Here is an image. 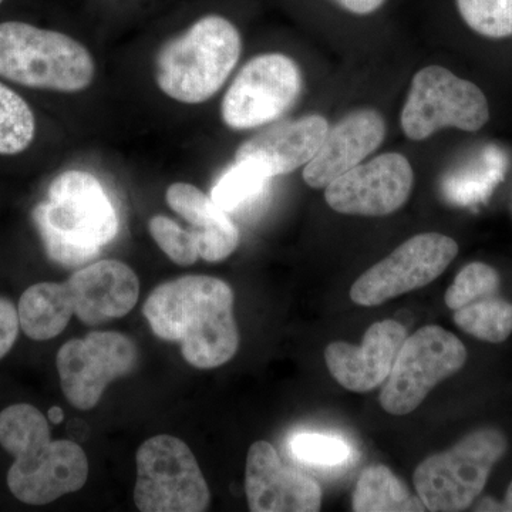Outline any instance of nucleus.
I'll list each match as a JSON object with an SVG mask.
<instances>
[{"label": "nucleus", "mask_w": 512, "mask_h": 512, "mask_svg": "<svg viewBox=\"0 0 512 512\" xmlns=\"http://www.w3.org/2000/svg\"><path fill=\"white\" fill-rule=\"evenodd\" d=\"M476 511H504L503 503H497L493 498H485L477 505Z\"/></svg>", "instance_id": "nucleus-31"}, {"label": "nucleus", "mask_w": 512, "mask_h": 512, "mask_svg": "<svg viewBox=\"0 0 512 512\" xmlns=\"http://www.w3.org/2000/svg\"><path fill=\"white\" fill-rule=\"evenodd\" d=\"M134 503L141 512H202L210 488L197 458L183 440L168 434L151 437L138 448Z\"/></svg>", "instance_id": "nucleus-7"}, {"label": "nucleus", "mask_w": 512, "mask_h": 512, "mask_svg": "<svg viewBox=\"0 0 512 512\" xmlns=\"http://www.w3.org/2000/svg\"><path fill=\"white\" fill-rule=\"evenodd\" d=\"M64 311L84 325L96 326L123 318L140 296V281L133 269L116 259L83 266L63 284H57Z\"/></svg>", "instance_id": "nucleus-14"}, {"label": "nucleus", "mask_w": 512, "mask_h": 512, "mask_svg": "<svg viewBox=\"0 0 512 512\" xmlns=\"http://www.w3.org/2000/svg\"><path fill=\"white\" fill-rule=\"evenodd\" d=\"M33 222L56 264L79 268L99 256L119 232V217L100 181L86 171L57 175Z\"/></svg>", "instance_id": "nucleus-3"}, {"label": "nucleus", "mask_w": 512, "mask_h": 512, "mask_svg": "<svg viewBox=\"0 0 512 512\" xmlns=\"http://www.w3.org/2000/svg\"><path fill=\"white\" fill-rule=\"evenodd\" d=\"M47 417H49V420L52 421L53 424L62 423L64 419L62 407L53 406L52 409L49 410V413H47Z\"/></svg>", "instance_id": "nucleus-32"}, {"label": "nucleus", "mask_w": 512, "mask_h": 512, "mask_svg": "<svg viewBox=\"0 0 512 512\" xmlns=\"http://www.w3.org/2000/svg\"><path fill=\"white\" fill-rule=\"evenodd\" d=\"M505 165L507 161L501 150L493 146L485 148L477 161L448 178V198L461 205L484 200L494 190L495 185L503 180Z\"/></svg>", "instance_id": "nucleus-23"}, {"label": "nucleus", "mask_w": 512, "mask_h": 512, "mask_svg": "<svg viewBox=\"0 0 512 512\" xmlns=\"http://www.w3.org/2000/svg\"><path fill=\"white\" fill-rule=\"evenodd\" d=\"M245 493L252 512H316L322 507L318 481L282 463L268 441H256L249 447Z\"/></svg>", "instance_id": "nucleus-15"}, {"label": "nucleus", "mask_w": 512, "mask_h": 512, "mask_svg": "<svg viewBox=\"0 0 512 512\" xmlns=\"http://www.w3.org/2000/svg\"><path fill=\"white\" fill-rule=\"evenodd\" d=\"M490 119L487 97L468 80L440 66L421 69L402 111V128L407 138L426 140L441 128L477 131Z\"/></svg>", "instance_id": "nucleus-9"}, {"label": "nucleus", "mask_w": 512, "mask_h": 512, "mask_svg": "<svg viewBox=\"0 0 512 512\" xmlns=\"http://www.w3.org/2000/svg\"><path fill=\"white\" fill-rule=\"evenodd\" d=\"M457 8L478 35L490 39L512 36V0H457Z\"/></svg>", "instance_id": "nucleus-25"}, {"label": "nucleus", "mask_w": 512, "mask_h": 512, "mask_svg": "<svg viewBox=\"0 0 512 512\" xmlns=\"http://www.w3.org/2000/svg\"><path fill=\"white\" fill-rule=\"evenodd\" d=\"M272 177L261 165L249 160H235L212 187L210 197L228 214L245 210L264 197Z\"/></svg>", "instance_id": "nucleus-21"}, {"label": "nucleus", "mask_w": 512, "mask_h": 512, "mask_svg": "<svg viewBox=\"0 0 512 512\" xmlns=\"http://www.w3.org/2000/svg\"><path fill=\"white\" fill-rule=\"evenodd\" d=\"M467 349L454 333L437 325L423 326L407 336L379 402L393 416L413 413L431 390L463 369Z\"/></svg>", "instance_id": "nucleus-8"}, {"label": "nucleus", "mask_w": 512, "mask_h": 512, "mask_svg": "<svg viewBox=\"0 0 512 512\" xmlns=\"http://www.w3.org/2000/svg\"><path fill=\"white\" fill-rule=\"evenodd\" d=\"M386 137V123L376 110L352 111L328 134L311 163L305 165L303 180L309 187L326 188L376 151Z\"/></svg>", "instance_id": "nucleus-17"}, {"label": "nucleus", "mask_w": 512, "mask_h": 512, "mask_svg": "<svg viewBox=\"0 0 512 512\" xmlns=\"http://www.w3.org/2000/svg\"><path fill=\"white\" fill-rule=\"evenodd\" d=\"M35 114L18 93L0 83V156H16L32 144Z\"/></svg>", "instance_id": "nucleus-24"}, {"label": "nucleus", "mask_w": 512, "mask_h": 512, "mask_svg": "<svg viewBox=\"0 0 512 512\" xmlns=\"http://www.w3.org/2000/svg\"><path fill=\"white\" fill-rule=\"evenodd\" d=\"M412 165L399 153H387L356 165L325 188L333 211L363 217H384L403 207L412 194Z\"/></svg>", "instance_id": "nucleus-13"}, {"label": "nucleus", "mask_w": 512, "mask_h": 512, "mask_svg": "<svg viewBox=\"0 0 512 512\" xmlns=\"http://www.w3.org/2000/svg\"><path fill=\"white\" fill-rule=\"evenodd\" d=\"M234 302V291L222 279L185 275L157 286L143 313L157 338L180 342L184 359L208 370L237 355Z\"/></svg>", "instance_id": "nucleus-1"}, {"label": "nucleus", "mask_w": 512, "mask_h": 512, "mask_svg": "<svg viewBox=\"0 0 512 512\" xmlns=\"http://www.w3.org/2000/svg\"><path fill=\"white\" fill-rule=\"evenodd\" d=\"M407 336V329L396 320L373 323L360 345L330 343L325 350L326 366L346 390L372 392L386 382Z\"/></svg>", "instance_id": "nucleus-16"}, {"label": "nucleus", "mask_w": 512, "mask_h": 512, "mask_svg": "<svg viewBox=\"0 0 512 512\" xmlns=\"http://www.w3.org/2000/svg\"><path fill=\"white\" fill-rule=\"evenodd\" d=\"M501 278L493 266L483 262H473L464 266L447 289L444 302L451 311L463 308L467 303L477 301L484 296L500 293Z\"/></svg>", "instance_id": "nucleus-26"}, {"label": "nucleus", "mask_w": 512, "mask_h": 512, "mask_svg": "<svg viewBox=\"0 0 512 512\" xmlns=\"http://www.w3.org/2000/svg\"><path fill=\"white\" fill-rule=\"evenodd\" d=\"M151 237L161 251L177 265L190 266L200 258L198 241L191 229L181 228L164 215H156L148 222Z\"/></svg>", "instance_id": "nucleus-27"}, {"label": "nucleus", "mask_w": 512, "mask_h": 512, "mask_svg": "<svg viewBox=\"0 0 512 512\" xmlns=\"http://www.w3.org/2000/svg\"><path fill=\"white\" fill-rule=\"evenodd\" d=\"M503 510L512 512V483L510 484V487H508L507 494H505Z\"/></svg>", "instance_id": "nucleus-33"}, {"label": "nucleus", "mask_w": 512, "mask_h": 512, "mask_svg": "<svg viewBox=\"0 0 512 512\" xmlns=\"http://www.w3.org/2000/svg\"><path fill=\"white\" fill-rule=\"evenodd\" d=\"M458 245L439 232L407 239L353 284L350 299L360 306H377L436 281L456 259Z\"/></svg>", "instance_id": "nucleus-11"}, {"label": "nucleus", "mask_w": 512, "mask_h": 512, "mask_svg": "<svg viewBox=\"0 0 512 512\" xmlns=\"http://www.w3.org/2000/svg\"><path fill=\"white\" fill-rule=\"evenodd\" d=\"M168 207L191 225L198 241L200 258L207 262H221L238 248L239 229L228 217V212L195 185L174 183L167 188Z\"/></svg>", "instance_id": "nucleus-19"}, {"label": "nucleus", "mask_w": 512, "mask_h": 512, "mask_svg": "<svg viewBox=\"0 0 512 512\" xmlns=\"http://www.w3.org/2000/svg\"><path fill=\"white\" fill-rule=\"evenodd\" d=\"M0 446L15 457L8 487L29 505L53 503L82 490L89 478V460L79 444L52 440L45 414L20 403L0 413Z\"/></svg>", "instance_id": "nucleus-2"}, {"label": "nucleus", "mask_w": 512, "mask_h": 512, "mask_svg": "<svg viewBox=\"0 0 512 512\" xmlns=\"http://www.w3.org/2000/svg\"><path fill=\"white\" fill-rule=\"evenodd\" d=\"M507 437L497 429L473 431L456 446L421 461L413 483L427 511L467 510L483 493L493 467L507 451Z\"/></svg>", "instance_id": "nucleus-6"}, {"label": "nucleus", "mask_w": 512, "mask_h": 512, "mask_svg": "<svg viewBox=\"0 0 512 512\" xmlns=\"http://www.w3.org/2000/svg\"><path fill=\"white\" fill-rule=\"evenodd\" d=\"M3 0H0V5H2Z\"/></svg>", "instance_id": "nucleus-34"}, {"label": "nucleus", "mask_w": 512, "mask_h": 512, "mask_svg": "<svg viewBox=\"0 0 512 512\" xmlns=\"http://www.w3.org/2000/svg\"><path fill=\"white\" fill-rule=\"evenodd\" d=\"M19 312L9 299L0 298V359L15 345L19 335Z\"/></svg>", "instance_id": "nucleus-29"}, {"label": "nucleus", "mask_w": 512, "mask_h": 512, "mask_svg": "<svg viewBox=\"0 0 512 512\" xmlns=\"http://www.w3.org/2000/svg\"><path fill=\"white\" fill-rule=\"evenodd\" d=\"M328 131V120L318 114L286 121L245 141L235 160L254 161L272 178L289 174L311 163Z\"/></svg>", "instance_id": "nucleus-18"}, {"label": "nucleus", "mask_w": 512, "mask_h": 512, "mask_svg": "<svg viewBox=\"0 0 512 512\" xmlns=\"http://www.w3.org/2000/svg\"><path fill=\"white\" fill-rule=\"evenodd\" d=\"M241 50V35L228 19L204 16L161 47L156 57L158 87L180 103H204L227 82Z\"/></svg>", "instance_id": "nucleus-4"}, {"label": "nucleus", "mask_w": 512, "mask_h": 512, "mask_svg": "<svg viewBox=\"0 0 512 512\" xmlns=\"http://www.w3.org/2000/svg\"><path fill=\"white\" fill-rule=\"evenodd\" d=\"M333 2L355 15H370L383 5L384 0H333Z\"/></svg>", "instance_id": "nucleus-30"}, {"label": "nucleus", "mask_w": 512, "mask_h": 512, "mask_svg": "<svg viewBox=\"0 0 512 512\" xmlns=\"http://www.w3.org/2000/svg\"><path fill=\"white\" fill-rule=\"evenodd\" d=\"M293 457L313 466H339L350 457V448L338 437L299 434L291 441Z\"/></svg>", "instance_id": "nucleus-28"}, {"label": "nucleus", "mask_w": 512, "mask_h": 512, "mask_svg": "<svg viewBox=\"0 0 512 512\" xmlns=\"http://www.w3.org/2000/svg\"><path fill=\"white\" fill-rule=\"evenodd\" d=\"M352 508L356 512L427 511L419 495L399 480L390 468L377 464L367 467L353 491Z\"/></svg>", "instance_id": "nucleus-20"}, {"label": "nucleus", "mask_w": 512, "mask_h": 512, "mask_svg": "<svg viewBox=\"0 0 512 512\" xmlns=\"http://www.w3.org/2000/svg\"><path fill=\"white\" fill-rule=\"evenodd\" d=\"M458 328L488 343H503L512 333V303L500 293L467 303L453 313Z\"/></svg>", "instance_id": "nucleus-22"}, {"label": "nucleus", "mask_w": 512, "mask_h": 512, "mask_svg": "<svg viewBox=\"0 0 512 512\" xmlns=\"http://www.w3.org/2000/svg\"><path fill=\"white\" fill-rule=\"evenodd\" d=\"M136 343L119 332H93L64 343L56 356L64 397L79 410H92L113 380L137 365Z\"/></svg>", "instance_id": "nucleus-12"}, {"label": "nucleus", "mask_w": 512, "mask_h": 512, "mask_svg": "<svg viewBox=\"0 0 512 512\" xmlns=\"http://www.w3.org/2000/svg\"><path fill=\"white\" fill-rule=\"evenodd\" d=\"M302 92V73L291 57L266 53L249 60L222 100V120L232 130L265 126L284 116Z\"/></svg>", "instance_id": "nucleus-10"}, {"label": "nucleus", "mask_w": 512, "mask_h": 512, "mask_svg": "<svg viewBox=\"0 0 512 512\" xmlns=\"http://www.w3.org/2000/svg\"><path fill=\"white\" fill-rule=\"evenodd\" d=\"M92 53L73 37L23 22L0 23V77L30 89L82 92L93 83Z\"/></svg>", "instance_id": "nucleus-5"}]
</instances>
